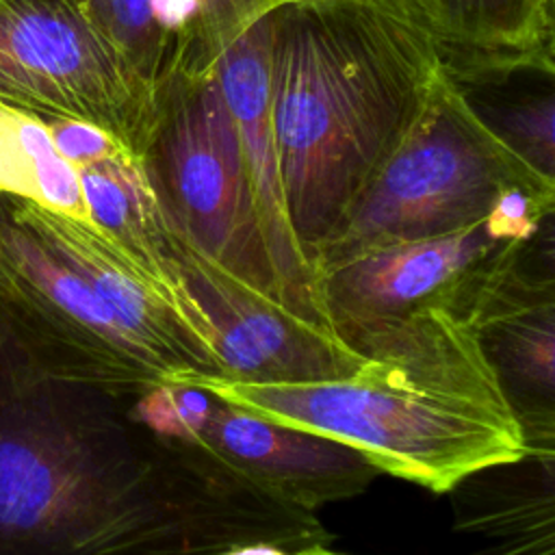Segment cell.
Returning a JSON list of instances; mask_svg holds the SVG:
<instances>
[{
  "label": "cell",
  "mask_w": 555,
  "mask_h": 555,
  "mask_svg": "<svg viewBox=\"0 0 555 555\" xmlns=\"http://www.w3.org/2000/svg\"><path fill=\"white\" fill-rule=\"evenodd\" d=\"M236 529L126 399L39 371L0 330V555H217Z\"/></svg>",
  "instance_id": "1"
},
{
  "label": "cell",
  "mask_w": 555,
  "mask_h": 555,
  "mask_svg": "<svg viewBox=\"0 0 555 555\" xmlns=\"http://www.w3.org/2000/svg\"><path fill=\"white\" fill-rule=\"evenodd\" d=\"M440 48L397 0H286L269 17V100L293 234L314 254L421 119Z\"/></svg>",
  "instance_id": "2"
},
{
  "label": "cell",
  "mask_w": 555,
  "mask_h": 555,
  "mask_svg": "<svg viewBox=\"0 0 555 555\" xmlns=\"http://www.w3.org/2000/svg\"><path fill=\"white\" fill-rule=\"evenodd\" d=\"M343 343L366 358L351 377L245 384L191 375L180 384L353 447L379 473L434 494L527 455L520 425L466 314L431 308L353 332Z\"/></svg>",
  "instance_id": "3"
},
{
  "label": "cell",
  "mask_w": 555,
  "mask_h": 555,
  "mask_svg": "<svg viewBox=\"0 0 555 555\" xmlns=\"http://www.w3.org/2000/svg\"><path fill=\"white\" fill-rule=\"evenodd\" d=\"M0 330L46 375L132 399L169 371L50 234L41 206L0 191Z\"/></svg>",
  "instance_id": "4"
},
{
  "label": "cell",
  "mask_w": 555,
  "mask_h": 555,
  "mask_svg": "<svg viewBox=\"0 0 555 555\" xmlns=\"http://www.w3.org/2000/svg\"><path fill=\"white\" fill-rule=\"evenodd\" d=\"M518 184L551 186L499 147L442 76L416 126L314 254L325 264L366 249L473 228Z\"/></svg>",
  "instance_id": "5"
},
{
  "label": "cell",
  "mask_w": 555,
  "mask_h": 555,
  "mask_svg": "<svg viewBox=\"0 0 555 555\" xmlns=\"http://www.w3.org/2000/svg\"><path fill=\"white\" fill-rule=\"evenodd\" d=\"M137 158L165 217L197 251L282 301L247 163L215 69L178 74L154 91Z\"/></svg>",
  "instance_id": "6"
},
{
  "label": "cell",
  "mask_w": 555,
  "mask_h": 555,
  "mask_svg": "<svg viewBox=\"0 0 555 555\" xmlns=\"http://www.w3.org/2000/svg\"><path fill=\"white\" fill-rule=\"evenodd\" d=\"M0 100L89 121L134 156L154 111L85 0H0Z\"/></svg>",
  "instance_id": "7"
},
{
  "label": "cell",
  "mask_w": 555,
  "mask_h": 555,
  "mask_svg": "<svg viewBox=\"0 0 555 555\" xmlns=\"http://www.w3.org/2000/svg\"><path fill=\"white\" fill-rule=\"evenodd\" d=\"M126 414L139 429L193 442L262 494L312 514L364 494L382 475L353 447L256 416L195 386L158 384L126 399Z\"/></svg>",
  "instance_id": "8"
},
{
  "label": "cell",
  "mask_w": 555,
  "mask_h": 555,
  "mask_svg": "<svg viewBox=\"0 0 555 555\" xmlns=\"http://www.w3.org/2000/svg\"><path fill=\"white\" fill-rule=\"evenodd\" d=\"M522 241L486 221L434 238L392 243L317 271V297L330 332L345 336L431 308L470 319L479 291L503 256Z\"/></svg>",
  "instance_id": "9"
},
{
  "label": "cell",
  "mask_w": 555,
  "mask_h": 555,
  "mask_svg": "<svg viewBox=\"0 0 555 555\" xmlns=\"http://www.w3.org/2000/svg\"><path fill=\"white\" fill-rule=\"evenodd\" d=\"M171 269L208 325L223 379L327 382L351 377L366 364V358L351 351L327 327L245 284L197 251L178 230Z\"/></svg>",
  "instance_id": "10"
},
{
  "label": "cell",
  "mask_w": 555,
  "mask_h": 555,
  "mask_svg": "<svg viewBox=\"0 0 555 555\" xmlns=\"http://www.w3.org/2000/svg\"><path fill=\"white\" fill-rule=\"evenodd\" d=\"M470 323L527 451L555 455L553 217L492 269Z\"/></svg>",
  "instance_id": "11"
},
{
  "label": "cell",
  "mask_w": 555,
  "mask_h": 555,
  "mask_svg": "<svg viewBox=\"0 0 555 555\" xmlns=\"http://www.w3.org/2000/svg\"><path fill=\"white\" fill-rule=\"evenodd\" d=\"M269 17L271 13L256 17L228 41L215 63V74L247 163L280 297L297 314L327 327L317 297L314 269L293 234L280 182L269 100Z\"/></svg>",
  "instance_id": "12"
},
{
  "label": "cell",
  "mask_w": 555,
  "mask_h": 555,
  "mask_svg": "<svg viewBox=\"0 0 555 555\" xmlns=\"http://www.w3.org/2000/svg\"><path fill=\"white\" fill-rule=\"evenodd\" d=\"M440 65L479 128L535 178L555 184L553 50H440Z\"/></svg>",
  "instance_id": "13"
},
{
  "label": "cell",
  "mask_w": 555,
  "mask_h": 555,
  "mask_svg": "<svg viewBox=\"0 0 555 555\" xmlns=\"http://www.w3.org/2000/svg\"><path fill=\"white\" fill-rule=\"evenodd\" d=\"M449 494L455 529L490 540L488 555H553L555 455L527 451L464 477Z\"/></svg>",
  "instance_id": "14"
},
{
  "label": "cell",
  "mask_w": 555,
  "mask_h": 555,
  "mask_svg": "<svg viewBox=\"0 0 555 555\" xmlns=\"http://www.w3.org/2000/svg\"><path fill=\"white\" fill-rule=\"evenodd\" d=\"M76 169L87 223L113 238L171 288L184 291L171 269L176 230L165 217L139 158L119 150L106 158L78 163Z\"/></svg>",
  "instance_id": "15"
},
{
  "label": "cell",
  "mask_w": 555,
  "mask_h": 555,
  "mask_svg": "<svg viewBox=\"0 0 555 555\" xmlns=\"http://www.w3.org/2000/svg\"><path fill=\"white\" fill-rule=\"evenodd\" d=\"M438 43L457 52L555 50V0H397Z\"/></svg>",
  "instance_id": "16"
},
{
  "label": "cell",
  "mask_w": 555,
  "mask_h": 555,
  "mask_svg": "<svg viewBox=\"0 0 555 555\" xmlns=\"http://www.w3.org/2000/svg\"><path fill=\"white\" fill-rule=\"evenodd\" d=\"M0 191L87 221L78 169L52 143L43 117L0 100Z\"/></svg>",
  "instance_id": "17"
},
{
  "label": "cell",
  "mask_w": 555,
  "mask_h": 555,
  "mask_svg": "<svg viewBox=\"0 0 555 555\" xmlns=\"http://www.w3.org/2000/svg\"><path fill=\"white\" fill-rule=\"evenodd\" d=\"M85 2L106 39L152 91L173 78V61L154 20L152 0Z\"/></svg>",
  "instance_id": "18"
},
{
  "label": "cell",
  "mask_w": 555,
  "mask_h": 555,
  "mask_svg": "<svg viewBox=\"0 0 555 555\" xmlns=\"http://www.w3.org/2000/svg\"><path fill=\"white\" fill-rule=\"evenodd\" d=\"M41 117L50 130L52 143L59 150V154L74 165L106 158L119 150H126L108 132H104L102 128L89 121L56 117V115H41Z\"/></svg>",
  "instance_id": "19"
},
{
  "label": "cell",
  "mask_w": 555,
  "mask_h": 555,
  "mask_svg": "<svg viewBox=\"0 0 555 555\" xmlns=\"http://www.w3.org/2000/svg\"><path fill=\"white\" fill-rule=\"evenodd\" d=\"M304 548H286L271 542H247L230 546L217 555H304Z\"/></svg>",
  "instance_id": "20"
},
{
  "label": "cell",
  "mask_w": 555,
  "mask_h": 555,
  "mask_svg": "<svg viewBox=\"0 0 555 555\" xmlns=\"http://www.w3.org/2000/svg\"><path fill=\"white\" fill-rule=\"evenodd\" d=\"M304 555H345V553H336L330 548V544H312L304 548Z\"/></svg>",
  "instance_id": "21"
}]
</instances>
